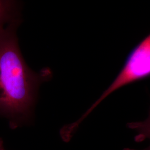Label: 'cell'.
I'll return each instance as SVG.
<instances>
[{"mask_svg": "<svg viewBox=\"0 0 150 150\" xmlns=\"http://www.w3.org/2000/svg\"><path fill=\"white\" fill-rule=\"evenodd\" d=\"M20 23L13 22L0 32V116L11 129L30 120L40 86L52 77L50 69L36 72L26 64L17 36Z\"/></svg>", "mask_w": 150, "mask_h": 150, "instance_id": "obj_1", "label": "cell"}, {"mask_svg": "<svg viewBox=\"0 0 150 150\" xmlns=\"http://www.w3.org/2000/svg\"><path fill=\"white\" fill-rule=\"evenodd\" d=\"M150 76V34L129 54L123 68L112 83L88 110L90 113L103 100L121 88Z\"/></svg>", "mask_w": 150, "mask_h": 150, "instance_id": "obj_2", "label": "cell"}, {"mask_svg": "<svg viewBox=\"0 0 150 150\" xmlns=\"http://www.w3.org/2000/svg\"><path fill=\"white\" fill-rule=\"evenodd\" d=\"M20 3L16 1L0 0V32L12 22L20 19Z\"/></svg>", "mask_w": 150, "mask_h": 150, "instance_id": "obj_3", "label": "cell"}, {"mask_svg": "<svg viewBox=\"0 0 150 150\" xmlns=\"http://www.w3.org/2000/svg\"><path fill=\"white\" fill-rule=\"evenodd\" d=\"M127 127L137 132V134L134 137L135 142H141L144 141L145 139L150 140V108L149 116L145 120L128 123ZM123 150H150V145L149 147L143 150L125 149Z\"/></svg>", "mask_w": 150, "mask_h": 150, "instance_id": "obj_4", "label": "cell"}, {"mask_svg": "<svg viewBox=\"0 0 150 150\" xmlns=\"http://www.w3.org/2000/svg\"><path fill=\"white\" fill-rule=\"evenodd\" d=\"M0 150H6L4 145V141L1 138H0Z\"/></svg>", "mask_w": 150, "mask_h": 150, "instance_id": "obj_5", "label": "cell"}]
</instances>
